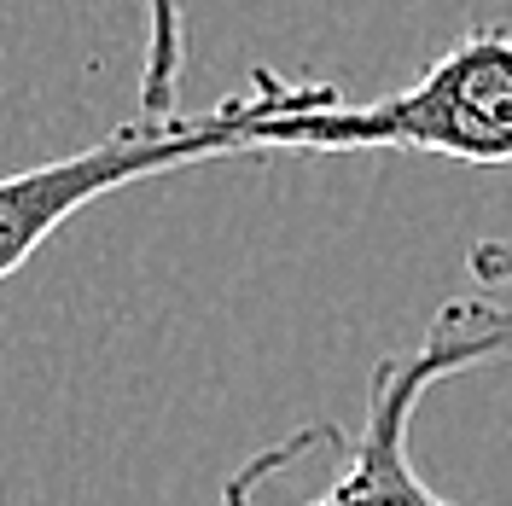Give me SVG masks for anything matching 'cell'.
<instances>
[{
    "mask_svg": "<svg viewBox=\"0 0 512 506\" xmlns=\"http://www.w3.org/2000/svg\"><path fill=\"white\" fill-rule=\"evenodd\" d=\"M187 70V6L146 0V59H140V117H175Z\"/></svg>",
    "mask_w": 512,
    "mask_h": 506,
    "instance_id": "cell-4",
    "label": "cell"
},
{
    "mask_svg": "<svg viewBox=\"0 0 512 506\" xmlns=\"http://www.w3.org/2000/svg\"><path fill=\"white\" fill-rule=\"evenodd\" d=\"M489 361H512V309H495L478 297L443 303L425 326V344L408 355H384L373 367L367 425L350 443L344 472L303 506H454L419 477L414 454H408V425L437 379L472 373Z\"/></svg>",
    "mask_w": 512,
    "mask_h": 506,
    "instance_id": "cell-3",
    "label": "cell"
},
{
    "mask_svg": "<svg viewBox=\"0 0 512 506\" xmlns=\"http://www.w3.org/2000/svg\"><path fill=\"white\" fill-rule=\"evenodd\" d=\"M262 152H431L501 169L512 163V30L478 24L419 70L408 88L355 105L326 99L274 117Z\"/></svg>",
    "mask_w": 512,
    "mask_h": 506,
    "instance_id": "cell-2",
    "label": "cell"
},
{
    "mask_svg": "<svg viewBox=\"0 0 512 506\" xmlns=\"http://www.w3.org/2000/svg\"><path fill=\"white\" fill-rule=\"evenodd\" d=\"M466 268H472V280H483V285H512V245L507 239H478V245L466 251Z\"/></svg>",
    "mask_w": 512,
    "mask_h": 506,
    "instance_id": "cell-5",
    "label": "cell"
},
{
    "mask_svg": "<svg viewBox=\"0 0 512 506\" xmlns=\"http://www.w3.org/2000/svg\"><path fill=\"white\" fill-rule=\"evenodd\" d=\"M326 99H338V88L291 82L280 70L256 64L245 94H227L222 105H210L198 117H134V123L111 128L105 140L70 152V158L0 175V280H12L94 198L128 187V181H152V175H169V169H187V163L262 152V128L274 117L309 111V105H326Z\"/></svg>",
    "mask_w": 512,
    "mask_h": 506,
    "instance_id": "cell-1",
    "label": "cell"
}]
</instances>
